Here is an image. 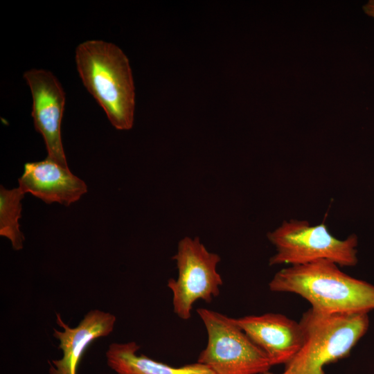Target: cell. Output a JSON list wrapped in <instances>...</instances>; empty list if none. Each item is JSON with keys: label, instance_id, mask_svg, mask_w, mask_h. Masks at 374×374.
<instances>
[{"label": "cell", "instance_id": "10", "mask_svg": "<svg viewBox=\"0 0 374 374\" xmlns=\"http://www.w3.org/2000/svg\"><path fill=\"white\" fill-rule=\"evenodd\" d=\"M116 321L115 315L96 309L89 311L76 327L71 328L57 313L56 322L63 330L53 328V336L60 341L58 348L62 351V357L48 361L49 374H77L87 347L95 339L112 333Z\"/></svg>", "mask_w": 374, "mask_h": 374}, {"label": "cell", "instance_id": "12", "mask_svg": "<svg viewBox=\"0 0 374 374\" xmlns=\"http://www.w3.org/2000/svg\"><path fill=\"white\" fill-rule=\"evenodd\" d=\"M24 195L19 187H0V235L8 238L15 250L21 249L25 240L19 222Z\"/></svg>", "mask_w": 374, "mask_h": 374}, {"label": "cell", "instance_id": "6", "mask_svg": "<svg viewBox=\"0 0 374 374\" xmlns=\"http://www.w3.org/2000/svg\"><path fill=\"white\" fill-rule=\"evenodd\" d=\"M172 258L178 269L177 279L168 282L172 292L173 310L180 319L188 320L197 301L210 303L219 295L223 282L216 268L220 257L208 251L198 237L187 236L179 242Z\"/></svg>", "mask_w": 374, "mask_h": 374}, {"label": "cell", "instance_id": "1", "mask_svg": "<svg viewBox=\"0 0 374 374\" xmlns=\"http://www.w3.org/2000/svg\"><path fill=\"white\" fill-rule=\"evenodd\" d=\"M328 260L289 266L269 283L276 292L296 294L324 313L368 312L374 310V285L353 278Z\"/></svg>", "mask_w": 374, "mask_h": 374}, {"label": "cell", "instance_id": "13", "mask_svg": "<svg viewBox=\"0 0 374 374\" xmlns=\"http://www.w3.org/2000/svg\"><path fill=\"white\" fill-rule=\"evenodd\" d=\"M364 12L374 20V0H370L363 7Z\"/></svg>", "mask_w": 374, "mask_h": 374}, {"label": "cell", "instance_id": "5", "mask_svg": "<svg viewBox=\"0 0 374 374\" xmlns=\"http://www.w3.org/2000/svg\"><path fill=\"white\" fill-rule=\"evenodd\" d=\"M197 313L208 335L197 362L215 374H260L269 371L272 366L269 358L235 319L206 308L197 309Z\"/></svg>", "mask_w": 374, "mask_h": 374}, {"label": "cell", "instance_id": "9", "mask_svg": "<svg viewBox=\"0 0 374 374\" xmlns=\"http://www.w3.org/2000/svg\"><path fill=\"white\" fill-rule=\"evenodd\" d=\"M24 194L30 193L46 204L58 203L69 206L87 193L86 183L65 167L46 157L24 164L19 179Z\"/></svg>", "mask_w": 374, "mask_h": 374}, {"label": "cell", "instance_id": "11", "mask_svg": "<svg viewBox=\"0 0 374 374\" xmlns=\"http://www.w3.org/2000/svg\"><path fill=\"white\" fill-rule=\"evenodd\" d=\"M139 348L134 341L111 344L105 355L107 366L117 374H215L197 362L175 367L144 355H139Z\"/></svg>", "mask_w": 374, "mask_h": 374}, {"label": "cell", "instance_id": "2", "mask_svg": "<svg viewBox=\"0 0 374 374\" xmlns=\"http://www.w3.org/2000/svg\"><path fill=\"white\" fill-rule=\"evenodd\" d=\"M75 60L82 81L119 130L133 126L135 90L129 60L114 44L87 40L75 49Z\"/></svg>", "mask_w": 374, "mask_h": 374}, {"label": "cell", "instance_id": "4", "mask_svg": "<svg viewBox=\"0 0 374 374\" xmlns=\"http://www.w3.org/2000/svg\"><path fill=\"white\" fill-rule=\"evenodd\" d=\"M267 236L276 251L269 258L270 266L301 265L328 260L339 267H353L358 262L357 236L351 234L346 239H338L324 222L312 225L306 220H284Z\"/></svg>", "mask_w": 374, "mask_h": 374}, {"label": "cell", "instance_id": "8", "mask_svg": "<svg viewBox=\"0 0 374 374\" xmlns=\"http://www.w3.org/2000/svg\"><path fill=\"white\" fill-rule=\"evenodd\" d=\"M235 321L266 354L271 366L286 365L301 348L303 337L299 322L283 314L249 315Z\"/></svg>", "mask_w": 374, "mask_h": 374}, {"label": "cell", "instance_id": "7", "mask_svg": "<svg viewBox=\"0 0 374 374\" xmlns=\"http://www.w3.org/2000/svg\"><path fill=\"white\" fill-rule=\"evenodd\" d=\"M24 77L32 93L34 126L44 139L47 157L68 167L61 138L65 104L62 85L51 71L44 69H30Z\"/></svg>", "mask_w": 374, "mask_h": 374}, {"label": "cell", "instance_id": "3", "mask_svg": "<svg viewBox=\"0 0 374 374\" xmlns=\"http://www.w3.org/2000/svg\"><path fill=\"white\" fill-rule=\"evenodd\" d=\"M299 324L302 346L285 368L294 374H324L326 364L348 356L366 333L369 318L368 312L324 313L310 308Z\"/></svg>", "mask_w": 374, "mask_h": 374}, {"label": "cell", "instance_id": "14", "mask_svg": "<svg viewBox=\"0 0 374 374\" xmlns=\"http://www.w3.org/2000/svg\"><path fill=\"white\" fill-rule=\"evenodd\" d=\"M260 374H275V373H273L270 372L269 371H268L262 373ZM280 374H294V373L291 371H290L289 369L285 368L284 372L282 373H280Z\"/></svg>", "mask_w": 374, "mask_h": 374}]
</instances>
